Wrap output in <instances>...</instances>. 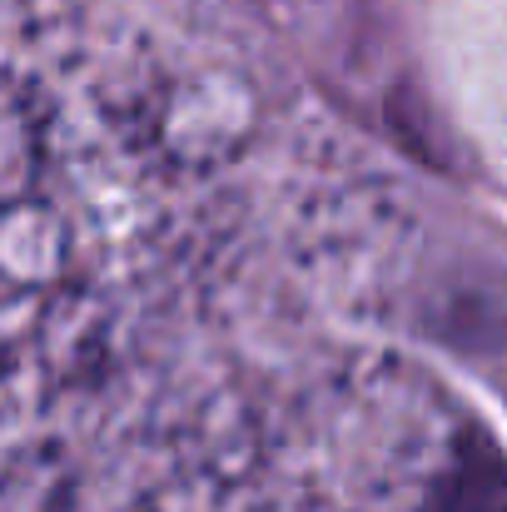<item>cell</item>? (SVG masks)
Wrapping results in <instances>:
<instances>
[{
    "mask_svg": "<svg viewBox=\"0 0 507 512\" xmlns=\"http://www.w3.org/2000/svg\"><path fill=\"white\" fill-rule=\"evenodd\" d=\"M423 512H507V458L488 433H463Z\"/></svg>",
    "mask_w": 507,
    "mask_h": 512,
    "instance_id": "6da1fadb",
    "label": "cell"
}]
</instances>
